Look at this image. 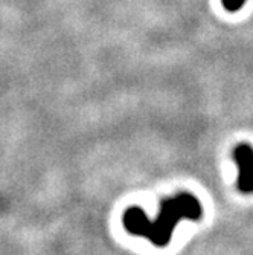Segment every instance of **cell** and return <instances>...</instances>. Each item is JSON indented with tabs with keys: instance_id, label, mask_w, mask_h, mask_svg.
<instances>
[{
	"instance_id": "obj_1",
	"label": "cell",
	"mask_w": 253,
	"mask_h": 255,
	"mask_svg": "<svg viewBox=\"0 0 253 255\" xmlns=\"http://www.w3.org/2000/svg\"><path fill=\"white\" fill-rule=\"evenodd\" d=\"M203 206L191 193H178L160 202V210L154 220H150L139 206H130L124 213L122 223L131 236L144 237L157 248L168 246L175 226L181 219L200 220Z\"/></svg>"
},
{
	"instance_id": "obj_2",
	"label": "cell",
	"mask_w": 253,
	"mask_h": 255,
	"mask_svg": "<svg viewBox=\"0 0 253 255\" xmlns=\"http://www.w3.org/2000/svg\"><path fill=\"white\" fill-rule=\"evenodd\" d=\"M234 160L238 165L237 187L244 194H253V147L249 144H238L234 148Z\"/></svg>"
},
{
	"instance_id": "obj_3",
	"label": "cell",
	"mask_w": 253,
	"mask_h": 255,
	"mask_svg": "<svg viewBox=\"0 0 253 255\" xmlns=\"http://www.w3.org/2000/svg\"><path fill=\"white\" fill-rule=\"evenodd\" d=\"M221 2H223V6H224L227 11L235 12V11H238V9L243 8V5H244L246 0H221Z\"/></svg>"
}]
</instances>
